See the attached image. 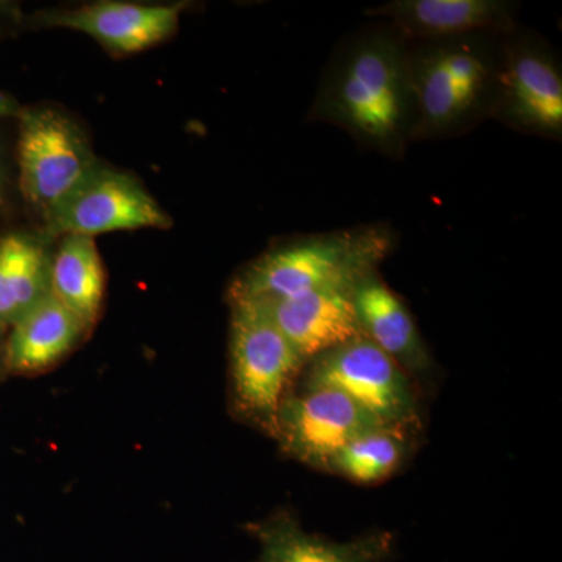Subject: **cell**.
Returning <instances> with one entry per match:
<instances>
[{"mask_svg": "<svg viewBox=\"0 0 562 562\" xmlns=\"http://www.w3.org/2000/svg\"><path fill=\"white\" fill-rule=\"evenodd\" d=\"M18 117L22 194L46 221L99 161L79 124L61 111L21 110Z\"/></svg>", "mask_w": 562, "mask_h": 562, "instance_id": "7", "label": "cell"}, {"mask_svg": "<svg viewBox=\"0 0 562 562\" xmlns=\"http://www.w3.org/2000/svg\"><path fill=\"white\" fill-rule=\"evenodd\" d=\"M88 328L54 295H47L11 327L3 364L11 372L46 371L77 346Z\"/></svg>", "mask_w": 562, "mask_h": 562, "instance_id": "15", "label": "cell"}, {"mask_svg": "<svg viewBox=\"0 0 562 562\" xmlns=\"http://www.w3.org/2000/svg\"><path fill=\"white\" fill-rule=\"evenodd\" d=\"M231 368L239 412L276 435L277 414L292 380L305 368L260 302L232 301Z\"/></svg>", "mask_w": 562, "mask_h": 562, "instance_id": "4", "label": "cell"}, {"mask_svg": "<svg viewBox=\"0 0 562 562\" xmlns=\"http://www.w3.org/2000/svg\"><path fill=\"white\" fill-rule=\"evenodd\" d=\"M50 292L90 330L105 294V272L94 238L63 236L52 255Z\"/></svg>", "mask_w": 562, "mask_h": 562, "instance_id": "17", "label": "cell"}, {"mask_svg": "<svg viewBox=\"0 0 562 562\" xmlns=\"http://www.w3.org/2000/svg\"><path fill=\"white\" fill-rule=\"evenodd\" d=\"M360 333L408 373L422 379L432 372V358L416 321L401 295L391 290L379 269L351 288Z\"/></svg>", "mask_w": 562, "mask_h": 562, "instance_id": "12", "label": "cell"}, {"mask_svg": "<svg viewBox=\"0 0 562 562\" xmlns=\"http://www.w3.org/2000/svg\"><path fill=\"white\" fill-rule=\"evenodd\" d=\"M308 120L382 157L405 158L416 124L408 40L384 21L347 35L325 65Z\"/></svg>", "mask_w": 562, "mask_h": 562, "instance_id": "1", "label": "cell"}, {"mask_svg": "<svg viewBox=\"0 0 562 562\" xmlns=\"http://www.w3.org/2000/svg\"><path fill=\"white\" fill-rule=\"evenodd\" d=\"M351 286H330L277 302H260L303 362L361 335Z\"/></svg>", "mask_w": 562, "mask_h": 562, "instance_id": "13", "label": "cell"}, {"mask_svg": "<svg viewBox=\"0 0 562 562\" xmlns=\"http://www.w3.org/2000/svg\"><path fill=\"white\" fill-rule=\"evenodd\" d=\"M179 5L95 2L72 10H46L32 18L40 27L87 33L114 57L138 54L168 40L179 27Z\"/></svg>", "mask_w": 562, "mask_h": 562, "instance_id": "10", "label": "cell"}, {"mask_svg": "<svg viewBox=\"0 0 562 562\" xmlns=\"http://www.w3.org/2000/svg\"><path fill=\"white\" fill-rule=\"evenodd\" d=\"M491 121L514 132L562 139V68L539 33L520 27L502 36L497 94Z\"/></svg>", "mask_w": 562, "mask_h": 562, "instance_id": "5", "label": "cell"}, {"mask_svg": "<svg viewBox=\"0 0 562 562\" xmlns=\"http://www.w3.org/2000/svg\"><path fill=\"white\" fill-rule=\"evenodd\" d=\"M519 3L509 0H391L364 14L390 22L408 41H431L503 35L519 25Z\"/></svg>", "mask_w": 562, "mask_h": 562, "instance_id": "11", "label": "cell"}, {"mask_svg": "<svg viewBox=\"0 0 562 562\" xmlns=\"http://www.w3.org/2000/svg\"><path fill=\"white\" fill-rule=\"evenodd\" d=\"M2 325H0V362H3V349H5V344L2 341V331H3Z\"/></svg>", "mask_w": 562, "mask_h": 562, "instance_id": "21", "label": "cell"}, {"mask_svg": "<svg viewBox=\"0 0 562 562\" xmlns=\"http://www.w3.org/2000/svg\"><path fill=\"white\" fill-rule=\"evenodd\" d=\"M171 225L160 203L132 173L98 162L76 191L61 203L44 231L52 239L65 235H95Z\"/></svg>", "mask_w": 562, "mask_h": 562, "instance_id": "8", "label": "cell"}, {"mask_svg": "<svg viewBox=\"0 0 562 562\" xmlns=\"http://www.w3.org/2000/svg\"><path fill=\"white\" fill-rule=\"evenodd\" d=\"M21 110V106L18 105L14 99L0 92V120H2V117L20 116Z\"/></svg>", "mask_w": 562, "mask_h": 562, "instance_id": "19", "label": "cell"}, {"mask_svg": "<svg viewBox=\"0 0 562 562\" xmlns=\"http://www.w3.org/2000/svg\"><path fill=\"white\" fill-rule=\"evenodd\" d=\"M302 371L301 387L342 392L390 427L413 430L419 425L412 376L362 335L313 358Z\"/></svg>", "mask_w": 562, "mask_h": 562, "instance_id": "6", "label": "cell"}, {"mask_svg": "<svg viewBox=\"0 0 562 562\" xmlns=\"http://www.w3.org/2000/svg\"><path fill=\"white\" fill-rule=\"evenodd\" d=\"M260 543L255 562H384L394 554V536L373 531L336 542L321 535L303 530L290 512H279L247 527Z\"/></svg>", "mask_w": 562, "mask_h": 562, "instance_id": "14", "label": "cell"}, {"mask_svg": "<svg viewBox=\"0 0 562 562\" xmlns=\"http://www.w3.org/2000/svg\"><path fill=\"white\" fill-rule=\"evenodd\" d=\"M503 35L408 41L413 144L458 138L491 120Z\"/></svg>", "mask_w": 562, "mask_h": 562, "instance_id": "2", "label": "cell"}, {"mask_svg": "<svg viewBox=\"0 0 562 562\" xmlns=\"http://www.w3.org/2000/svg\"><path fill=\"white\" fill-rule=\"evenodd\" d=\"M3 194H5V177H3L2 161H0V206H2Z\"/></svg>", "mask_w": 562, "mask_h": 562, "instance_id": "20", "label": "cell"}, {"mask_svg": "<svg viewBox=\"0 0 562 562\" xmlns=\"http://www.w3.org/2000/svg\"><path fill=\"white\" fill-rule=\"evenodd\" d=\"M46 233L13 232L0 238V325L13 327L52 294L54 250Z\"/></svg>", "mask_w": 562, "mask_h": 562, "instance_id": "16", "label": "cell"}, {"mask_svg": "<svg viewBox=\"0 0 562 562\" xmlns=\"http://www.w3.org/2000/svg\"><path fill=\"white\" fill-rule=\"evenodd\" d=\"M409 428L382 427L333 453L321 471L335 473L353 483L375 484L394 475L408 457Z\"/></svg>", "mask_w": 562, "mask_h": 562, "instance_id": "18", "label": "cell"}, {"mask_svg": "<svg viewBox=\"0 0 562 562\" xmlns=\"http://www.w3.org/2000/svg\"><path fill=\"white\" fill-rule=\"evenodd\" d=\"M390 427L331 387H301L284 395L277 414L276 438L295 460L314 469L344 446L376 428Z\"/></svg>", "mask_w": 562, "mask_h": 562, "instance_id": "9", "label": "cell"}, {"mask_svg": "<svg viewBox=\"0 0 562 562\" xmlns=\"http://www.w3.org/2000/svg\"><path fill=\"white\" fill-rule=\"evenodd\" d=\"M395 247L386 224L295 236L265 251L233 279L228 302H277L330 286H351Z\"/></svg>", "mask_w": 562, "mask_h": 562, "instance_id": "3", "label": "cell"}]
</instances>
